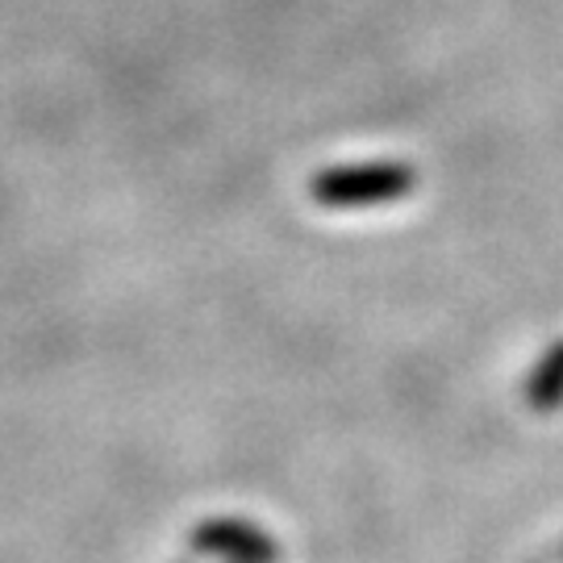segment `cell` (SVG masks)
Instances as JSON below:
<instances>
[{
  "label": "cell",
  "mask_w": 563,
  "mask_h": 563,
  "mask_svg": "<svg viewBox=\"0 0 563 563\" xmlns=\"http://www.w3.org/2000/svg\"><path fill=\"white\" fill-rule=\"evenodd\" d=\"M418 188V172L409 163L380 159L355 167H325L309 184V197L322 209H380L397 205Z\"/></svg>",
  "instance_id": "6da1fadb"
},
{
  "label": "cell",
  "mask_w": 563,
  "mask_h": 563,
  "mask_svg": "<svg viewBox=\"0 0 563 563\" xmlns=\"http://www.w3.org/2000/svg\"><path fill=\"white\" fill-rule=\"evenodd\" d=\"M192 547L201 555H218L225 563H276L280 543L263 534L260 526L239 522V518H213L192 530Z\"/></svg>",
  "instance_id": "7a4b0ae2"
},
{
  "label": "cell",
  "mask_w": 563,
  "mask_h": 563,
  "mask_svg": "<svg viewBox=\"0 0 563 563\" xmlns=\"http://www.w3.org/2000/svg\"><path fill=\"white\" fill-rule=\"evenodd\" d=\"M526 405L539 409V413H551V409L563 405V342H555L543 360H539V367L530 372V380H526Z\"/></svg>",
  "instance_id": "3957f363"
}]
</instances>
